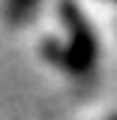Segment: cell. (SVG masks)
<instances>
[{"label": "cell", "mask_w": 117, "mask_h": 120, "mask_svg": "<svg viewBox=\"0 0 117 120\" xmlns=\"http://www.w3.org/2000/svg\"><path fill=\"white\" fill-rule=\"evenodd\" d=\"M58 36L48 39L42 45V56L48 64H53L70 78H87L95 73L100 59V42L78 3L61 0L58 3Z\"/></svg>", "instance_id": "cell-1"}, {"label": "cell", "mask_w": 117, "mask_h": 120, "mask_svg": "<svg viewBox=\"0 0 117 120\" xmlns=\"http://www.w3.org/2000/svg\"><path fill=\"white\" fill-rule=\"evenodd\" d=\"M42 0H3V20L11 28H22L36 17Z\"/></svg>", "instance_id": "cell-2"}, {"label": "cell", "mask_w": 117, "mask_h": 120, "mask_svg": "<svg viewBox=\"0 0 117 120\" xmlns=\"http://www.w3.org/2000/svg\"><path fill=\"white\" fill-rule=\"evenodd\" d=\"M103 120H117V115H109V117H103Z\"/></svg>", "instance_id": "cell-3"}, {"label": "cell", "mask_w": 117, "mask_h": 120, "mask_svg": "<svg viewBox=\"0 0 117 120\" xmlns=\"http://www.w3.org/2000/svg\"><path fill=\"white\" fill-rule=\"evenodd\" d=\"M109 3H114V6H117V0H109Z\"/></svg>", "instance_id": "cell-4"}]
</instances>
